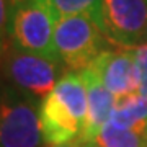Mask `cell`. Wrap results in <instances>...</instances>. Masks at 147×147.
I'll list each match as a JSON object with an SVG mask.
<instances>
[{
  "label": "cell",
  "instance_id": "6da1fadb",
  "mask_svg": "<svg viewBox=\"0 0 147 147\" xmlns=\"http://www.w3.org/2000/svg\"><path fill=\"white\" fill-rule=\"evenodd\" d=\"M54 28L56 18L46 0H10L8 36L16 49L61 64L54 46Z\"/></svg>",
  "mask_w": 147,
  "mask_h": 147
},
{
  "label": "cell",
  "instance_id": "7a4b0ae2",
  "mask_svg": "<svg viewBox=\"0 0 147 147\" xmlns=\"http://www.w3.org/2000/svg\"><path fill=\"white\" fill-rule=\"evenodd\" d=\"M108 39L100 26L88 16H65L56 23L54 46L59 61L72 72H82L95 62Z\"/></svg>",
  "mask_w": 147,
  "mask_h": 147
},
{
  "label": "cell",
  "instance_id": "3957f363",
  "mask_svg": "<svg viewBox=\"0 0 147 147\" xmlns=\"http://www.w3.org/2000/svg\"><path fill=\"white\" fill-rule=\"evenodd\" d=\"M0 69L16 88L41 100L53 92L59 80V62L20 51L11 44L0 57Z\"/></svg>",
  "mask_w": 147,
  "mask_h": 147
},
{
  "label": "cell",
  "instance_id": "277c9868",
  "mask_svg": "<svg viewBox=\"0 0 147 147\" xmlns=\"http://www.w3.org/2000/svg\"><path fill=\"white\" fill-rule=\"evenodd\" d=\"M100 30L108 42L131 49L146 42L147 0H101Z\"/></svg>",
  "mask_w": 147,
  "mask_h": 147
},
{
  "label": "cell",
  "instance_id": "5b68a950",
  "mask_svg": "<svg viewBox=\"0 0 147 147\" xmlns=\"http://www.w3.org/2000/svg\"><path fill=\"white\" fill-rule=\"evenodd\" d=\"M36 106L26 98L0 95V147H44Z\"/></svg>",
  "mask_w": 147,
  "mask_h": 147
},
{
  "label": "cell",
  "instance_id": "8992f818",
  "mask_svg": "<svg viewBox=\"0 0 147 147\" xmlns=\"http://www.w3.org/2000/svg\"><path fill=\"white\" fill-rule=\"evenodd\" d=\"M98 74L105 87L115 98L136 93L141 88V75L134 57V49L118 47L115 51H103L90 65Z\"/></svg>",
  "mask_w": 147,
  "mask_h": 147
},
{
  "label": "cell",
  "instance_id": "52a82bcc",
  "mask_svg": "<svg viewBox=\"0 0 147 147\" xmlns=\"http://www.w3.org/2000/svg\"><path fill=\"white\" fill-rule=\"evenodd\" d=\"M38 115L42 139L47 147L65 146L79 139L82 123L54 92L41 100L38 106Z\"/></svg>",
  "mask_w": 147,
  "mask_h": 147
},
{
  "label": "cell",
  "instance_id": "ba28073f",
  "mask_svg": "<svg viewBox=\"0 0 147 147\" xmlns=\"http://www.w3.org/2000/svg\"><path fill=\"white\" fill-rule=\"evenodd\" d=\"M82 75H84V80L87 84L88 111H87L84 127H82V132H80L77 141L90 146L95 141V137L100 134L103 126L108 123V119L111 118L113 111H115L116 98L105 87V84L98 77V74L92 67L82 70Z\"/></svg>",
  "mask_w": 147,
  "mask_h": 147
},
{
  "label": "cell",
  "instance_id": "9c48e42d",
  "mask_svg": "<svg viewBox=\"0 0 147 147\" xmlns=\"http://www.w3.org/2000/svg\"><path fill=\"white\" fill-rule=\"evenodd\" d=\"M108 123L119 129H134L147 134V96L136 92L116 98L115 111Z\"/></svg>",
  "mask_w": 147,
  "mask_h": 147
},
{
  "label": "cell",
  "instance_id": "30bf717a",
  "mask_svg": "<svg viewBox=\"0 0 147 147\" xmlns=\"http://www.w3.org/2000/svg\"><path fill=\"white\" fill-rule=\"evenodd\" d=\"M53 92L69 106V110L82 123V127H84L87 111H88V93H87V84L82 72H72V70L65 72L57 80Z\"/></svg>",
  "mask_w": 147,
  "mask_h": 147
},
{
  "label": "cell",
  "instance_id": "8fae6325",
  "mask_svg": "<svg viewBox=\"0 0 147 147\" xmlns=\"http://www.w3.org/2000/svg\"><path fill=\"white\" fill-rule=\"evenodd\" d=\"M147 134L134 129H119L106 123L88 147H146Z\"/></svg>",
  "mask_w": 147,
  "mask_h": 147
},
{
  "label": "cell",
  "instance_id": "7c38bea8",
  "mask_svg": "<svg viewBox=\"0 0 147 147\" xmlns=\"http://www.w3.org/2000/svg\"><path fill=\"white\" fill-rule=\"evenodd\" d=\"M46 3L56 18V23L61 18L77 15L88 16L96 25L100 23L101 0H46Z\"/></svg>",
  "mask_w": 147,
  "mask_h": 147
},
{
  "label": "cell",
  "instance_id": "4fadbf2b",
  "mask_svg": "<svg viewBox=\"0 0 147 147\" xmlns=\"http://www.w3.org/2000/svg\"><path fill=\"white\" fill-rule=\"evenodd\" d=\"M8 18H10V0H0V57L10 44Z\"/></svg>",
  "mask_w": 147,
  "mask_h": 147
},
{
  "label": "cell",
  "instance_id": "5bb4252c",
  "mask_svg": "<svg viewBox=\"0 0 147 147\" xmlns=\"http://www.w3.org/2000/svg\"><path fill=\"white\" fill-rule=\"evenodd\" d=\"M134 49V57H136V64L139 69V75H141V92L144 96H147V42L139 44V46L132 47Z\"/></svg>",
  "mask_w": 147,
  "mask_h": 147
},
{
  "label": "cell",
  "instance_id": "9a60e30c",
  "mask_svg": "<svg viewBox=\"0 0 147 147\" xmlns=\"http://www.w3.org/2000/svg\"><path fill=\"white\" fill-rule=\"evenodd\" d=\"M59 147H88V146H87V144H84V142H80V141H74V142H70V144L59 146Z\"/></svg>",
  "mask_w": 147,
  "mask_h": 147
},
{
  "label": "cell",
  "instance_id": "2e32d148",
  "mask_svg": "<svg viewBox=\"0 0 147 147\" xmlns=\"http://www.w3.org/2000/svg\"><path fill=\"white\" fill-rule=\"evenodd\" d=\"M146 42H147V33H146Z\"/></svg>",
  "mask_w": 147,
  "mask_h": 147
},
{
  "label": "cell",
  "instance_id": "e0dca14e",
  "mask_svg": "<svg viewBox=\"0 0 147 147\" xmlns=\"http://www.w3.org/2000/svg\"><path fill=\"white\" fill-rule=\"evenodd\" d=\"M146 147H147V146H146Z\"/></svg>",
  "mask_w": 147,
  "mask_h": 147
}]
</instances>
